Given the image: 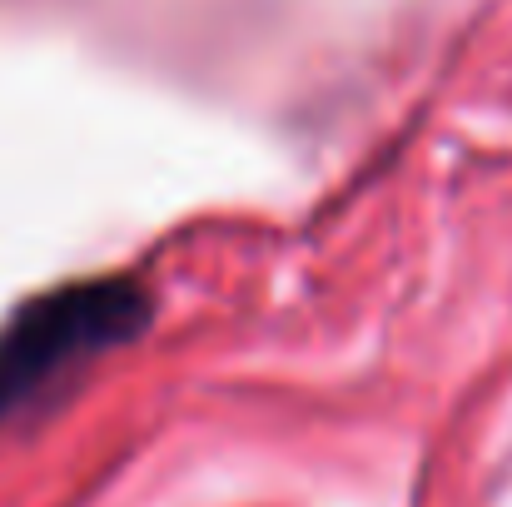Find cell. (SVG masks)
I'll list each match as a JSON object with an SVG mask.
<instances>
[{"instance_id":"obj_1","label":"cell","mask_w":512,"mask_h":507,"mask_svg":"<svg viewBox=\"0 0 512 507\" xmlns=\"http://www.w3.org/2000/svg\"><path fill=\"white\" fill-rule=\"evenodd\" d=\"M150 324V289L135 279H85L50 289L0 329V423L45 403L90 358L130 343Z\"/></svg>"}]
</instances>
